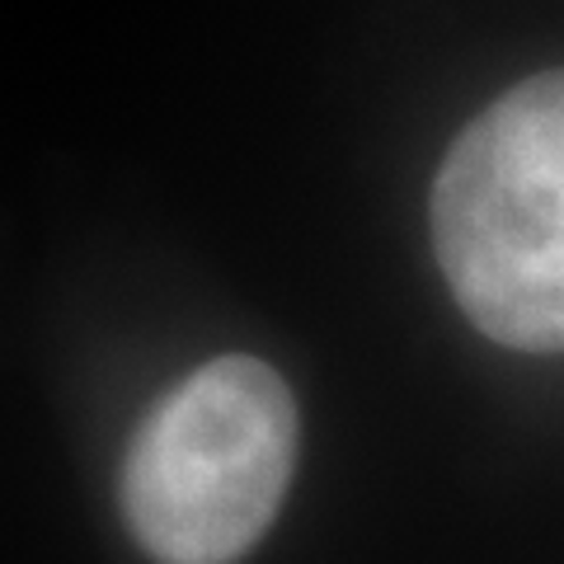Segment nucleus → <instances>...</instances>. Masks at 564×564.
I'll return each instance as SVG.
<instances>
[{"label":"nucleus","mask_w":564,"mask_h":564,"mask_svg":"<svg viewBox=\"0 0 564 564\" xmlns=\"http://www.w3.org/2000/svg\"><path fill=\"white\" fill-rule=\"evenodd\" d=\"M296 466V400L269 362L226 352L147 414L122 513L161 564H236L269 532Z\"/></svg>","instance_id":"nucleus-2"},{"label":"nucleus","mask_w":564,"mask_h":564,"mask_svg":"<svg viewBox=\"0 0 564 564\" xmlns=\"http://www.w3.org/2000/svg\"><path fill=\"white\" fill-rule=\"evenodd\" d=\"M433 245L475 329L564 352V66L513 85L452 141Z\"/></svg>","instance_id":"nucleus-1"}]
</instances>
